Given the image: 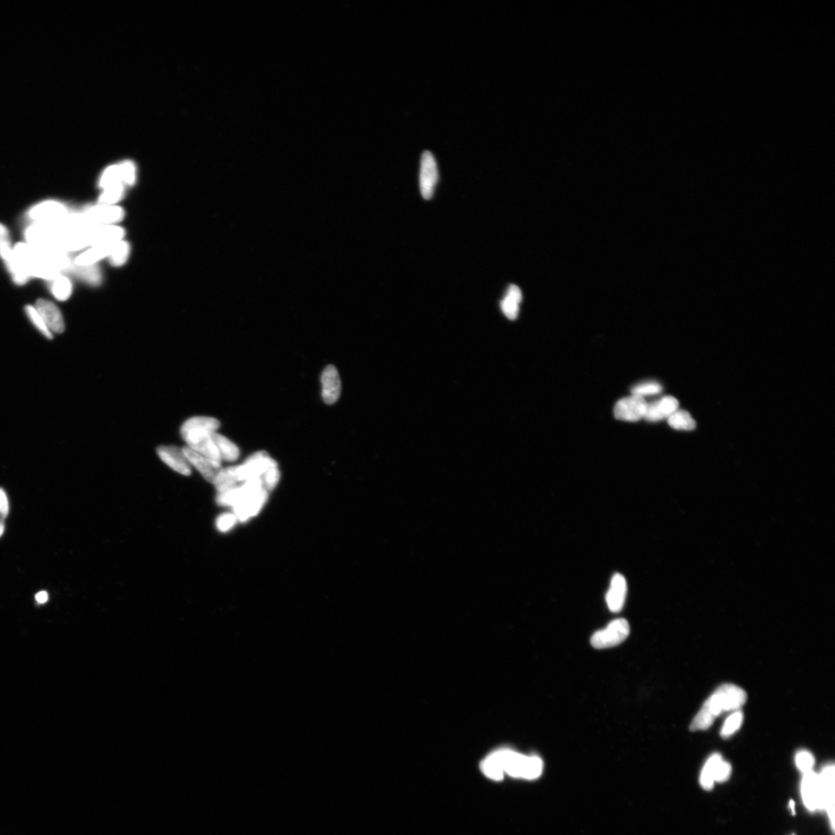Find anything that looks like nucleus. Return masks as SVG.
<instances>
[{
	"label": "nucleus",
	"instance_id": "obj_9",
	"mask_svg": "<svg viewBox=\"0 0 835 835\" xmlns=\"http://www.w3.org/2000/svg\"><path fill=\"white\" fill-rule=\"evenodd\" d=\"M647 403L645 399L631 395L619 401L614 408V416L626 422H637L645 417Z\"/></svg>",
	"mask_w": 835,
	"mask_h": 835
},
{
	"label": "nucleus",
	"instance_id": "obj_1",
	"mask_svg": "<svg viewBox=\"0 0 835 835\" xmlns=\"http://www.w3.org/2000/svg\"><path fill=\"white\" fill-rule=\"evenodd\" d=\"M747 695L744 689L732 684H722L704 703L691 723L692 732L706 730L723 711H738L744 705Z\"/></svg>",
	"mask_w": 835,
	"mask_h": 835
},
{
	"label": "nucleus",
	"instance_id": "obj_34",
	"mask_svg": "<svg viewBox=\"0 0 835 835\" xmlns=\"http://www.w3.org/2000/svg\"><path fill=\"white\" fill-rule=\"evenodd\" d=\"M120 183L124 184L121 175L120 165L116 164L110 166L108 167V168L105 169L100 178V183H99V185H100V187L104 190V188L110 187V186Z\"/></svg>",
	"mask_w": 835,
	"mask_h": 835
},
{
	"label": "nucleus",
	"instance_id": "obj_15",
	"mask_svg": "<svg viewBox=\"0 0 835 835\" xmlns=\"http://www.w3.org/2000/svg\"><path fill=\"white\" fill-rule=\"evenodd\" d=\"M822 789L823 805L831 820L832 830L834 828V766L827 765L819 775Z\"/></svg>",
	"mask_w": 835,
	"mask_h": 835
},
{
	"label": "nucleus",
	"instance_id": "obj_3",
	"mask_svg": "<svg viewBox=\"0 0 835 835\" xmlns=\"http://www.w3.org/2000/svg\"><path fill=\"white\" fill-rule=\"evenodd\" d=\"M69 214L64 203L48 200L30 208L27 216L32 224L57 226L62 224Z\"/></svg>",
	"mask_w": 835,
	"mask_h": 835
},
{
	"label": "nucleus",
	"instance_id": "obj_40",
	"mask_svg": "<svg viewBox=\"0 0 835 835\" xmlns=\"http://www.w3.org/2000/svg\"><path fill=\"white\" fill-rule=\"evenodd\" d=\"M124 185H133L135 181V166L131 161H125L119 164Z\"/></svg>",
	"mask_w": 835,
	"mask_h": 835
},
{
	"label": "nucleus",
	"instance_id": "obj_4",
	"mask_svg": "<svg viewBox=\"0 0 835 835\" xmlns=\"http://www.w3.org/2000/svg\"><path fill=\"white\" fill-rule=\"evenodd\" d=\"M181 436L187 447L208 458L215 463H221V458L212 438L214 432L205 430L193 429L181 431Z\"/></svg>",
	"mask_w": 835,
	"mask_h": 835
},
{
	"label": "nucleus",
	"instance_id": "obj_31",
	"mask_svg": "<svg viewBox=\"0 0 835 835\" xmlns=\"http://www.w3.org/2000/svg\"><path fill=\"white\" fill-rule=\"evenodd\" d=\"M125 191V185L116 184L110 186L103 190V193L99 197L98 203L105 204V205H114L115 203L119 202L124 196Z\"/></svg>",
	"mask_w": 835,
	"mask_h": 835
},
{
	"label": "nucleus",
	"instance_id": "obj_5",
	"mask_svg": "<svg viewBox=\"0 0 835 835\" xmlns=\"http://www.w3.org/2000/svg\"><path fill=\"white\" fill-rule=\"evenodd\" d=\"M276 467V462L266 452L262 451L247 458L243 465L234 467V473L238 482H245L262 478L269 469Z\"/></svg>",
	"mask_w": 835,
	"mask_h": 835
},
{
	"label": "nucleus",
	"instance_id": "obj_38",
	"mask_svg": "<svg viewBox=\"0 0 835 835\" xmlns=\"http://www.w3.org/2000/svg\"><path fill=\"white\" fill-rule=\"evenodd\" d=\"M543 770L542 760L537 757H528L526 765L524 779H533L542 775Z\"/></svg>",
	"mask_w": 835,
	"mask_h": 835
},
{
	"label": "nucleus",
	"instance_id": "obj_16",
	"mask_svg": "<svg viewBox=\"0 0 835 835\" xmlns=\"http://www.w3.org/2000/svg\"><path fill=\"white\" fill-rule=\"evenodd\" d=\"M182 450L190 465L195 467L208 481L213 482L216 476L221 469V463L209 460L208 458L197 453L187 445Z\"/></svg>",
	"mask_w": 835,
	"mask_h": 835
},
{
	"label": "nucleus",
	"instance_id": "obj_27",
	"mask_svg": "<svg viewBox=\"0 0 835 835\" xmlns=\"http://www.w3.org/2000/svg\"><path fill=\"white\" fill-rule=\"evenodd\" d=\"M234 467L221 469L213 482L219 493L225 492L238 487Z\"/></svg>",
	"mask_w": 835,
	"mask_h": 835
},
{
	"label": "nucleus",
	"instance_id": "obj_26",
	"mask_svg": "<svg viewBox=\"0 0 835 835\" xmlns=\"http://www.w3.org/2000/svg\"><path fill=\"white\" fill-rule=\"evenodd\" d=\"M482 773L493 781H500L504 778V771L496 752L489 755L481 764Z\"/></svg>",
	"mask_w": 835,
	"mask_h": 835
},
{
	"label": "nucleus",
	"instance_id": "obj_44",
	"mask_svg": "<svg viewBox=\"0 0 835 835\" xmlns=\"http://www.w3.org/2000/svg\"><path fill=\"white\" fill-rule=\"evenodd\" d=\"M790 808H791L792 812H793V814H794V813H795V812H794L795 809H794V802L793 801H790Z\"/></svg>",
	"mask_w": 835,
	"mask_h": 835
},
{
	"label": "nucleus",
	"instance_id": "obj_7",
	"mask_svg": "<svg viewBox=\"0 0 835 835\" xmlns=\"http://www.w3.org/2000/svg\"><path fill=\"white\" fill-rule=\"evenodd\" d=\"M438 173L436 161L432 153L425 151L421 159L420 190L424 199H431L438 182Z\"/></svg>",
	"mask_w": 835,
	"mask_h": 835
},
{
	"label": "nucleus",
	"instance_id": "obj_23",
	"mask_svg": "<svg viewBox=\"0 0 835 835\" xmlns=\"http://www.w3.org/2000/svg\"><path fill=\"white\" fill-rule=\"evenodd\" d=\"M65 274H69L90 285H98L102 281L101 271L97 265H74L73 262Z\"/></svg>",
	"mask_w": 835,
	"mask_h": 835
},
{
	"label": "nucleus",
	"instance_id": "obj_8",
	"mask_svg": "<svg viewBox=\"0 0 835 835\" xmlns=\"http://www.w3.org/2000/svg\"><path fill=\"white\" fill-rule=\"evenodd\" d=\"M801 794L804 805L810 812L824 809L819 775L813 770L803 773Z\"/></svg>",
	"mask_w": 835,
	"mask_h": 835
},
{
	"label": "nucleus",
	"instance_id": "obj_2",
	"mask_svg": "<svg viewBox=\"0 0 835 835\" xmlns=\"http://www.w3.org/2000/svg\"><path fill=\"white\" fill-rule=\"evenodd\" d=\"M14 251L19 263L30 278L51 281L61 275L49 268L45 253L38 247L26 243H19L14 245Z\"/></svg>",
	"mask_w": 835,
	"mask_h": 835
},
{
	"label": "nucleus",
	"instance_id": "obj_19",
	"mask_svg": "<svg viewBox=\"0 0 835 835\" xmlns=\"http://www.w3.org/2000/svg\"><path fill=\"white\" fill-rule=\"evenodd\" d=\"M679 402L672 396H665L658 401L647 404L645 417L649 422H658L662 419L670 417L678 410Z\"/></svg>",
	"mask_w": 835,
	"mask_h": 835
},
{
	"label": "nucleus",
	"instance_id": "obj_28",
	"mask_svg": "<svg viewBox=\"0 0 835 835\" xmlns=\"http://www.w3.org/2000/svg\"><path fill=\"white\" fill-rule=\"evenodd\" d=\"M219 427L220 423L218 419L212 417L197 416L186 421L181 427V431L200 429L216 432Z\"/></svg>",
	"mask_w": 835,
	"mask_h": 835
},
{
	"label": "nucleus",
	"instance_id": "obj_29",
	"mask_svg": "<svg viewBox=\"0 0 835 835\" xmlns=\"http://www.w3.org/2000/svg\"><path fill=\"white\" fill-rule=\"evenodd\" d=\"M667 422L673 429L677 430L691 431L696 426L695 420L685 411L677 410L667 418Z\"/></svg>",
	"mask_w": 835,
	"mask_h": 835
},
{
	"label": "nucleus",
	"instance_id": "obj_6",
	"mask_svg": "<svg viewBox=\"0 0 835 835\" xmlns=\"http://www.w3.org/2000/svg\"><path fill=\"white\" fill-rule=\"evenodd\" d=\"M629 634L628 622L624 619H617V620L612 621L608 627L594 634L591 638V643L592 647L597 649L615 647L626 640Z\"/></svg>",
	"mask_w": 835,
	"mask_h": 835
},
{
	"label": "nucleus",
	"instance_id": "obj_11",
	"mask_svg": "<svg viewBox=\"0 0 835 835\" xmlns=\"http://www.w3.org/2000/svg\"><path fill=\"white\" fill-rule=\"evenodd\" d=\"M239 502L234 505L235 517L241 522L257 515L267 500L268 493L265 488L255 493H245Z\"/></svg>",
	"mask_w": 835,
	"mask_h": 835
},
{
	"label": "nucleus",
	"instance_id": "obj_21",
	"mask_svg": "<svg viewBox=\"0 0 835 835\" xmlns=\"http://www.w3.org/2000/svg\"><path fill=\"white\" fill-rule=\"evenodd\" d=\"M522 300L521 289L516 285H511L506 291L504 299L500 302L501 309L507 318L511 320L517 319L519 313V304Z\"/></svg>",
	"mask_w": 835,
	"mask_h": 835
},
{
	"label": "nucleus",
	"instance_id": "obj_20",
	"mask_svg": "<svg viewBox=\"0 0 835 835\" xmlns=\"http://www.w3.org/2000/svg\"><path fill=\"white\" fill-rule=\"evenodd\" d=\"M627 581L621 574H616L611 580L610 590L606 595V602L610 611L620 612L623 608L627 595Z\"/></svg>",
	"mask_w": 835,
	"mask_h": 835
},
{
	"label": "nucleus",
	"instance_id": "obj_41",
	"mask_svg": "<svg viewBox=\"0 0 835 835\" xmlns=\"http://www.w3.org/2000/svg\"><path fill=\"white\" fill-rule=\"evenodd\" d=\"M280 474L278 467L269 469L261 478L265 490H274L280 480Z\"/></svg>",
	"mask_w": 835,
	"mask_h": 835
},
{
	"label": "nucleus",
	"instance_id": "obj_24",
	"mask_svg": "<svg viewBox=\"0 0 835 835\" xmlns=\"http://www.w3.org/2000/svg\"><path fill=\"white\" fill-rule=\"evenodd\" d=\"M212 438L222 460L234 462L238 460L240 451L236 445L216 432L213 433Z\"/></svg>",
	"mask_w": 835,
	"mask_h": 835
},
{
	"label": "nucleus",
	"instance_id": "obj_17",
	"mask_svg": "<svg viewBox=\"0 0 835 835\" xmlns=\"http://www.w3.org/2000/svg\"><path fill=\"white\" fill-rule=\"evenodd\" d=\"M323 399L326 404L332 405L339 399L342 393V382L337 368L328 365L321 377Z\"/></svg>",
	"mask_w": 835,
	"mask_h": 835
},
{
	"label": "nucleus",
	"instance_id": "obj_36",
	"mask_svg": "<svg viewBox=\"0 0 835 835\" xmlns=\"http://www.w3.org/2000/svg\"><path fill=\"white\" fill-rule=\"evenodd\" d=\"M662 391V386L658 382L648 381L641 383L640 385L634 386L631 390V393L633 395L638 396V397L645 398L646 396H652L658 394Z\"/></svg>",
	"mask_w": 835,
	"mask_h": 835
},
{
	"label": "nucleus",
	"instance_id": "obj_35",
	"mask_svg": "<svg viewBox=\"0 0 835 835\" xmlns=\"http://www.w3.org/2000/svg\"><path fill=\"white\" fill-rule=\"evenodd\" d=\"M744 722V714L740 711H735L726 720L725 723L721 729V736L723 738H728L733 735L736 731H738Z\"/></svg>",
	"mask_w": 835,
	"mask_h": 835
},
{
	"label": "nucleus",
	"instance_id": "obj_13",
	"mask_svg": "<svg viewBox=\"0 0 835 835\" xmlns=\"http://www.w3.org/2000/svg\"><path fill=\"white\" fill-rule=\"evenodd\" d=\"M34 307L43 320H45L49 331L56 333H61L65 331L63 315L55 303L45 299H39L36 300Z\"/></svg>",
	"mask_w": 835,
	"mask_h": 835
},
{
	"label": "nucleus",
	"instance_id": "obj_43",
	"mask_svg": "<svg viewBox=\"0 0 835 835\" xmlns=\"http://www.w3.org/2000/svg\"><path fill=\"white\" fill-rule=\"evenodd\" d=\"M36 601L38 602L39 603H46L48 599L47 593L45 591H42V592L37 593L36 596Z\"/></svg>",
	"mask_w": 835,
	"mask_h": 835
},
{
	"label": "nucleus",
	"instance_id": "obj_33",
	"mask_svg": "<svg viewBox=\"0 0 835 835\" xmlns=\"http://www.w3.org/2000/svg\"><path fill=\"white\" fill-rule=\"evenodd\" d=\"M130 247L128 243L125 241H120L117 243L113 252L109 257L111 265L114 266H121L125 264L129 257Z\"/></svg>",
	"mask_w": 835,
	"mask_h": 835
},
{
	"label": "nucleus",
	"instance_id": "obj_42",
	"mask_svg": "<svg viewBox=\"0 0 835 835\" xmlns=\"http://www.w3.org/2000/svg\"><path fill=\"white\" fill-rule=\"evenodd\" d=\"M237 517L232 513H224L216 519V528L221 532L231 530L236 524Z\"/></svg>",
	"mask_w": 835,
	"mask_h": 835
},
{
	"label": "nucleus",
	"instance_id": "obj_37",
	"mask_svg": "<svg viewBox=\"0 0 835 835\" xmlns=\"http://www.w3.org/2000/svg\"><path fill=\"white\" fill-rule=\"evenodd\" d=\"M796 765L803 773L812 771L815 760L813 755L807 750L798 752L795 758Z\"/></svg>",
	"mask_w": 835,
	"mask_h": 835
},
{
	"label": "nucleus",
	"instance_id": "obj_39",
	"mask_svg": "<svg viewBox=\"0 0 835 835\" xmlns=\"http://www.w3.org/2000/svg\"><path fill=\"white\" fill-rule=\"evenodd\" d=\"M732 767L726 761H724L722 757L717 761L714 769V781L715 783H724L728 781L731 775Z\"/></svg>",
	"mask_w": 835,
	"mask_h": 835
},
{
	"label": "nucleus",
	"instance_id": "obj_25",
	"mask_svg": "<svg viewBox=\"0 0 835 835\" xmlns=\"http://www.w3.org/2000/svg\"><path fill=\"white\" fill-rule=\"evenodd\" d=\"M49 282V291L56 300L64 302L70 298L73 292L70 278L61 274Z\"/></svg>",
	"mask_w": 835,
	"mask_h": 835
},
{
	"label": "nucleus",
	"instance_id": "obj_18",
	"mask_svg": "<svg viewBox=\"0 0 835 835\" xmlns=\"http://www.w3.org/2000/svg\"><path fill=\"white\" fill-rule=\"evenodd\" d=\"M157 454L167 466L184 476L191 474V468L182 449L177 447H159Z\"/></svg>",
	"mask_w": 835,
	"mask_h": 835
},
{
	"label": "nucleus",
	"instance_id": "obj_10",
	"mask_svg": "<svg viewBox=\"0 0 835 835\" xmlns=\"http://www.w3.org/2000/svg\"><path fill=\"white\" fill-rule=\"evenodd\" d=\"M125 232L116 225H92L87 230L91 247L109 245L122 241Z\"/></svg>",
	"mask_w": 835,
	"mask_h": 835
},
{
	"label": "nucleus",
	"instance_id": "obj_32",
	"mask_svg": "<svg viewBox=\"0 0 835 835\" xmlns=\"http://www.w3.org/2000/svg\"><path fill=\"white\" fill-rule=\"evenodd\" d=\"M25 312H26L28 318L31 321V323L34 325L36 329L38 330L43 336L47 337L48 339H53V333L48 329L45 320H43L41 314L36 311L35 307L27 305L26 307H25Z\"/></svg>",
	"mask_w": 835,
	"mask_h": 835
},
{
	"label": "nucleus",
	"instance_id": "obj_30",
	"mask_svg": "<svg viewBox=\"0 0 835 835\" xmlns=\"http://www.w3.org/2000/svg\"><path fill=\"white\" fill-rule=\"evenodd\" d=\"M721 758L720 754H713L707 760L706 764L703 767L700 777V783L705 790H711L714 787V769L717 761Z\"/></svg>",
	"mask_w": 835,
	"mask_h": 835
},
{
	"label": "nucleus",
	"instance_id": "obj_12",
	"mask_svg": "<svg viewBox=\"0 0 835 835\" xmlns=\"http://www.w3.org/2000/svg\"><path fill=\"white\" fill-rule=\"evenodd\" d=\"M84 214L91 224L104 225H114L115 223L122 221L125 216L122 208L105 204H98L86 209Z\"/></svg>",
	"mask_w": 835,
	"mask_h": 835
},
{
	"label": "nucleus",
	"instance_id": "obj_22",
	"mask_svg": "<svg viewBox=\"0 0 835 835\" xmlns=\"http://www.w3.org/2000/svg\"><path fill=\"white\" fill-rule=\"evenodd\" d=\"M116 243L109 245L91 247V249L84 252L74 258V264L84 266L96 265L98 261H100V260L104 258H109L110 256Z\"/></svg>",
	"mask_w": 835,
	"mask_h": 835
},
{
	"label": "nucleus",
	"instance_id": "obj_14",
	"mask_svg": "<svg viewBox=\"0 0 835 835\" xmlns=\"http://www.w3.org/2000/svg\"><path fill=\"white\" fill-rule=\"evenodd\" d=\"M496 753L504 773L512 777L524 778L528 757L507 748H502Z\"/></svg>",
	"mask_w": 835,
	"mask_h": 835
}]
</instances>
